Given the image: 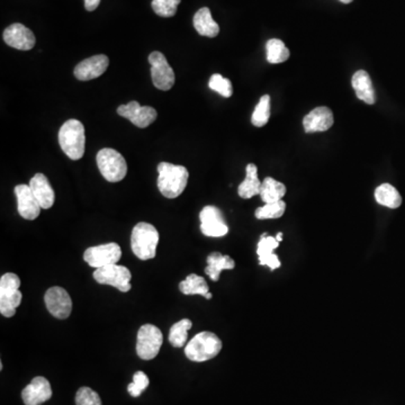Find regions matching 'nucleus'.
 Instances as JSON below:
<instances>
[{
    "label": "nucleus",
    "mask_w": 405,
    "mask_h": 405,
    "mask_svg": "<svg viewBox=\"0 0 405 405\" xmlns=\"http://www.w3.org/2000/svg\"><path fill=\"white\" fill-rule=\"evenodd\" d=\"M342 3H353V0H340Z\"/></svg>",
    "instance_id": "nucleus-38"
},
{
    "label": "nucleus",
    "mask_w": 405,
    "mask_h": 405,
    "mask_svg": "<svg viewBox=\"0 0 405 405\" xmlns=\"http://www.w3.org/2000/svg\"><path fill=\"white\" fill-rule=\"evenodd\" d=\"M246 179L239 186L238 194L240 197L249 199L259 194L261 183L258 178V168L256 165L249 164L246 169Z\"/></svg>",
    "instance_id": "nucleus-24"
},
{
    "label": "nucleus",
    "mask_w": 405,
    "mask_h": 405,
    "mask_svg": "<svg viewBox=\"0 0 405 405\" xmlns=\"http://www.w3.org/2000/svg\"><path fill=\"white\" fill-rule=\"evenodd\" d=\"M97 166L101 176L110 183H119L128 174L124 157L116 150L105 148L97 153Z\"/></svg>",
    "instance_id": "nucleus-6"
},
{
    "label": "nucleus",
    "mask_w": 405,
    "mask_h": 405,
    "mask_svg": "<svg viewBox=\"0 0 405 405\" xmlns=\"http://www.w3.org/2000/svg\"><path fill=\"white\" fill-rule=\"evenodd\" d=\"M285 194H286V186L281 181H277L271 177H267L262 181L259 195L265 204L281 201Z\"/></svg>",
    "instance_id": "nucleus-25"
},
{
    "label": "nucleus",
    "mask_w": 405,
    "mask_h": 405,
    "mask_svg": "<svg viewBox=\"0 0 405 405\" xmlns=\"http://www.w3.org/2000/svg\"><path fill=\"white\" fill-rule=\"evenodd\" d=\"M101 3V0H85V8L88 12H94L97 10Z\"/></svg>",
    "instance_id": "nucleus-36"
},
{
    "label": "nucleus",
    "mask_w": 405,
    "mask_h": 405,
    "mask_svg": "<svg viewBox=\"0 0 405 405\" xmlns=\"http://www.w3.org/2000/svg\"><path fill=\"white\" fill-rule=\"evenodd\" d=\"M276 240H277L278 242H281V240H283V233H281V232H279V233H278V235H276Z\"/></svg>",
    "instance_id": "nucleus-37"
},
{
    "label": "nucleus",
    "mask_w": 405,
    "mask_h": 405,
    "mask_svg": "<svg viewBox=\"0 0 405 405\" xmlns=\"http://www.w3.org/2000/svg\"><path fill=\"white\" fill-rule=\"evenodd\" d=\"M158 244V230L150 223H137L131 235L132 251L135 256L141 260L153 259Z\"/></svg>",
    "instance_id": "nucleus-3"
},
{
    "label": "nucleus",
    "mask_w": 405,
    "mask_h": 405,
    "mask_svg": "<svg viewBox=\"0 0 405 405\" xmlns=\"http://www.w3.org/2000/svg\"><path fill=\"white\" fill-rule=\"evenodd\" d=\"M278 246L279 242L274 237L267 235V233L261 235L258 248H257V255L259 257L260 266H268L271 270L281 267V260L277 255L274 253V250L277 249Z\"/></svg>",
    "instance_id": "nucleus-19"
},
{
    "label": "nucleus",
    "mask_w": 405,
    "mask_h": 405,
    "mask_svg": "<svg viewBox=\"0 0 405 405\" xmlns=\"http://www.w3.org/2000/svg\"><path fill=\"white\" fill-rule=\"evenodd\" d=\"M110 64L106 55H98L86 59L75 68V77L81 81H88L104 75Z\"/></svg>",
    "instance_id": "nucleus-17"
},
{
    "label": "nucleus",
    "mask_w": 405,
    "mask_h": 405,
    "mask_svg": "<svg viewBox=\"0 0 405 405\" xmlns=\"http://www.w3.org/2000/svg\"><path fill=\"white\" fill-rule=\"evenodd\" d=\"M92 276L95 281L101 285H110L123 293L131 290V271L124 266H119L117 264L105 266L101 268L96 269Z\"/></svg>",
    "instance_id": "nucleus-8"
},
{
    "label": "nucleus",
    "mask_w": 405,
    "mask_h": 405,
    "mask_svg": "<svg viewBox=\"0 0 405 405\" xmlns=\"http://www.w3.org/2000/svg\"><path fill=\"white\" fill-rule=\"evenodd\" d=\"M30 187H31L34 196L40 203L41 208L44 210L52 208L55 201V190L44 175H35L30 181Z\"/></svg>",
    "instance_id": "nucleus-20"
},
{
    "label": "nucleus",
    "mask_w": 405,
    "mask_h": 405,
    "mask_svg": "<svg viewBox=\"0 0 405 405\" xmlns=\"http://www.w3.org/2000/svg\"><path fill=\"white\" fill-rule=\"evenodd\" d=\"M117 114L140 128H148L158 117V113L153 107L141 106L135 101H130L126 105H121L117 108Z\"/></svg>",
    "instance_id": "nucleus-13"
},
{
    "label": "nucleus",
    "mask_w": 405,
    "mask_h": 405,
    "mask_svg": "<svg viewBox=\"0 0 405 405\" xmlns=\"http://www.w3.org/2000/svg\"><path fill=\"white\" fill-rule=\"evenodd\" d=\"M52 397V388L46 377L37 376L21 392L25 405H41Z\"/></svg>",
    "instance_id": "nucleus-15"
},
{
    "label": "nucleus",
    "mask_w": 405,
    "mask_h": 405,
    "mask_svg": "<svg viewBox=\"0 0 405 405\" xmlns=\"http://www.w3.org/2000/svg\"><path fill=\"white\" fill-rule=\"evenodd\" d=\"M149 384V377L144 372H137L133 375V382L128 386V392L133 397H137L144 393Z\"/></svg>",
    "instance_id": "nucleus-34"
},
{
    "label": "nucleus",
    "mask_w": 405,
    "mask_h": 405,
    "mask_svg": "<svg viewBox=\"0 0 405 405\" xmlns=\"http://www.w3.org/2000/svg\"><path fill=\"white\" fill-rule=\"evenodd\" d=\"M77 405H101V399L97 392L89 387H81L76 394Z\"/></svg>",
    "instance_id": "nucleus-35"
},
{
    "label": "nucleus",
    "mask_w": 405,
    "mask_h": 405,
    "mask_svg": "<svg viewBox=\"0 0 405 405\" xmlns=\"http://www.w3.org/2000/svg\"><path fill=\"white\" fill-rule=\"evenodd\" d=\"M208 267L205 268V273L213 281H219V275L224 269L235 268V262L230 256H224L222 253H212L208 257Z\"/></svg>",
    "instance_id": "nucleus-23"
},
{
    "label": "nucleus",
    "mask_w": 405,
    "mask_h": 405,
    "mask_svg": "<svg viewBox=\"0 0 405 405\" xmlns=\"http://www.w3.org/2000/svg\"><path fill=\"white\" fill-rule=\"evenodd\" d=\"M21 279L12 273H7L0 278V313L5 317H12L21 303Z\"/></svg>",
    "instance_id": "nucleus-5"
},
{
    "label": "nucleus",
    "mask_w": 405,
    "mask_h": 405,
    "mask_svg": "<svg viewBox=\"0 0 405 405\" xmlns=\"http://www.w3.org/2000/svg\"><path fill=\"white\" fill-rule=\"evenodd\" d=\"M205 299H212V294H210V293H208V295L205 296Z\"/></svg>",
    "instance_id": "nucleus-39"
},
{
    "label": "nucleus",
    "mask_w": 405,
    "mask_h": 405,
    "mask_svg": "<svg viewBox=\"0 0 405 405\" xmlns=\"http://www.w3.org/2000/svg\"><path fill=\"white\" fill-rule=\"evenodd\" d=\"M158 188L167 198H176L183 194L188 181V170L184 166L161 162L158 166Z\"/></svg>",
    "instance_id": "nucleus-1"
},
{
    "label": "nucleus",
    "mask_w": 405,
    "mask_h": 405,
    "mask_svg": "<svg viewBox=\"0 0 405 405\" xmlns=\"http://www.w3.org/2000/svg\"><path fill=\"white\" fill-rule=\"evenodd\" d=\"M353 90L356 92L357 97L360 101L368 105L375 104L376 101V94H375L374 86L368 73L365 70L357 71L351 79Z\"/></svg>",
    "instance_id": "nucleus-21"
},
{
    "label": "nucleus",
    "mask_w": 405,
    "mask_h": 405,
    "mask_svg": "<svg viewBox=\"0 0 405 405\" xmlns=\"http://www.w3.org/2000/svg\"><path fill=\"white\" fill-rule=\"evenodd\" d=\"M267 60L269 63H283L290 59V50L287 49L283 41L271 39L266 44Z\"/></svg>",
    "instance_id": "nucleus-29"
},
{
    "label": "nucleus",
    "mask_w": 405,
    "mask_h": 405,
    "mask_svg": "<svg viewBox=\"0 0 405 405\" xmlns=\"http://www.w3.org/2000/svg\"><path fill=\"white\" fill-rule=\"evenodd\" d=\"M194 28L201 37H215L219 33V26L214 21L208 7H203L194 16Z\"/></svg>",
    "instance_id": "nucleus-22"
},
{
    "label": "nucleus",
    "mask_w": 405,
    "mask_h": 405,
    "mask_svg": "<svg viewBox=\"0 0 405 405\" xmlns=\"http://www.w3.org/2000/svg\"><path fill=\"white\" fill-rule=\"evenodd\" d=\"M335 122L333 110L329 107L320 106L314 108L303 119V126L306 133L326 132Z\"/></svg>",
    "instance_id": "nucleus-18"
},
{
    "label": "nucleus",
    "mask_w": 405,
    "mask_h": 405,
    "mask_svg": "<svg viewBox=\"0 0 405 405\" xmlns=\"http://www.w3.org/2000/svg\"><path fill=\"white\" fill-rule=\"evenodd\" d=\"M59 144L62 151L71 160H79L85 153L86 135L83 123L69 119L59 131Z\"/></svg>",
    "instance_id": "nucleus-2"
},
{
    "label": "nucleus",
    "mask_w": 405,
    "mask_h": 405,
    "mask_svg": "<svg viewBox=\"0 0 405 405\" xmlns=\"http://www.w3.org/2000/svg\"><path fill=\"white\" fill-rule=\"evenodd\" d=\"M180 292L185 295L206 296L210 293L208 283L204 278L196 274H190L179 284Z\"/></svg>",
    "instance_id": "nucleus-27"
},
{
    "label": "nucleus",
    "mask_w": 405,
    "mask_h": 405,
    "mask_svg": "<svg viewBox=\"0 0 405 405\" xmlns=\"http://www.w3.org/2000/svg\"><path fill=\"white\" fill-rule=\"evenodd\" d=\"M192 321L188 319H183L179 322L175 323L171 326L169 333V342L175 348H181L186 344L188 338V331L192 329Z\"/></svg>",
    "instance_id": "nucleus-28"
},
{
    "label": "nucleus",
    "mask_w": 405,
    "mask_h": 405,
    "mask_svg": "<svg viewBox=\"0 0 405 405\" xmlns=\"http://www.w3.org/2000/svg\"><path fill=\"white\" fill-rule=\"evenodd\" d=\"M181 0H152L153 12L161 17H172L176 15L177 7Z\"/></svg>",
    "instance_id": "nucleus-32"
},
{
    "label": "nucleus",
    "mask_w": 405,
    "mask_h": 405,
    "mask_svg": "<svg viewBox=\"0 0 405 405\" xmlns=\"http://www.w3.org/2000/svg\"><path fill=\"white\" fill-rule=\"evenodd\" d=\"M375 199L378 204L388 208H397L402 204V197L395 187L390 184H383L375 190Z\"/></svg>",
    "instance_id": "nucleus-26"
},
{
    "label": "nucleus",
    "mask_w": 405,
    "mask_h": 405,
    "mask_svg": "<svg viewBox=\"0 0 405 405\" xmlns=\"http://www.w3.org/2000/svg\"><path fill=\"white\" fill-rule=\"evenodd\" d=\"M3 37L7 46L21 51H28L33 49L35 46V37L33 32L19 23L8 26L3 32Z\"/></svg>",
    "instance_id": "nucleus-14"
},
{
    "label": "nucleus",
    "mask_w": 405,
    "mask_h": 405,
    "mask_svg": "<svg viewBox=\"0 0 405 405\" xmlns=\"http://www.w3.org/2000/svg\"><path fill=\"white\" fill-rule=\"evenodd\" d=\"M201 231L210 238H221L228 235L229 226L219 208L215 206H205L199 214Z\"/></svg>",
    "instance_id": "nucleus-11"
},
{
    "label": "nucleus",
    "mask_w": 405,
    "mask_h": 405,
    "mask_svg": "<svg viewBox=\"0 0 405 405\" xmlns=\"http://www.w3.org/2000/svg\"><path fill=\"white\" fill-rule=\"evenodd\" d=\"M270 117V97L265 95L260 98V101L253 110L251 116V123L257 128H262L264 125L269 122Z\"/></svg>",
    "instance_id": "nucleus-30"
},
{
    "label": "nucleus",
    "mask_w": 405,
    "mask_h": 405,
    "mask_svg": "<svg viewBox=\"0 0 405 405\" xmlns=\"http://www.w3.org/2000/svg\"><path fill=\"white\" fill-rule=\"evenodd\" d=\"M210 88L214 92H219L223 97H231L233 94V89H232V83L229 79H226L224 77L221 76L219 73H215L210 77V83H208Z\"/></svg>",
    "instance_id": "nucleus-33"
},
{
    "label": "nucleus",
    "mask_w": 405,
    "mask_h": 405,
    "mask_svg": "<svg viewBox=\"0 0 405 405\" xmlns=\"http://www.w3.org/2000/svg\"><path fill=\"white\" fill-rule=\"evenodd\" d=\"M286 210V203L281 201L268 203L256 210V217L258 219H279Z\"/></svg>",
    "instance_id": "nucleus-31"
},
{
    "label": "nucleus",
    "mask_w": 405,
    "mask_h": 405,
    "mask_svg": "<svg viewBox=\"0 0 405 405\" xmlns=\"http://www.w3.org/2000/svg\"><path fill=\"white\" fill-rule=\"evenodd\" d=\"M122 258V250L115 242L90 247L83 253V259L92 268L98 269L105 266L115 265Z\"/></svg>",
    "instance_id": "nucleus-9"
},
{
    "label": "nucleus",
    "mask_w": 405,
    "mask_h": 405,
    "mask_svg": "<svg viewBox=\"0 0 405 405\" xmlns=\"http://www.w3.org/2000/svg\"><path fill=\"white\" fill-rule=\"evenodd\" d=\"M222 347V342L215 333L204 331L197 333L186 344L185 355L192 362L203 363L217 357Z\"/></svg>",
    "instance_id": "nucleus-4"
},
{
    "label": "nucleus",
    "mask_w": 405,
    "mask_h": 405,
    "mask_svg": "<svg viewBox=\"0 0 405 405\" xmlns=\"http://www.w3.org/2000/svg\"><path fill=\"white\" fill-rule=\"evenodd\" d=\"M149 62L151 64V77L155 87L164 92L170 90L175 85L176 77L165 55L155 51L149 55Z\"/></svg>",
    "instance_id": "nucleus-10"
},
{
    "label": "nucleus",
    "mask_w": 405,
    "mask_h": 405,
    "mask_svg": "<svg viewBox=\"0 0 405 405\" xmlns=\"http://www.w3.org/2000/svg\"><path fill=\"white\" fill-rule=\"evenodd\" d=\"M16 197H17V210L23 219H37L41 213V205L34 196L30 185H19L15 187Z\"/></svg>",
    "instance_id": "nucleus-16"
},
{
    "label": "nucleus",
    "mask_w": 405,
    "mask_h": 405,
    "mask_svg": "<svg viewBox=\"0 0 405 405\" xmlns=\"http://www.w3.org/2000/svg\"><path fill=\"white\" fill-rule=\"evenodd\" d=\"M46 308L53 317L64 320L70 317L72 311V301L67 290L62 287H51L44 296Z\"/></svg>",
    "instance_id": "nucleus-12"
},
{
    "label": "nucleus",
    "mask_w": 405,
    "mask_h": 405,
    "mask_svg": "<svg viewBox=\"0 0 405 405\" xmlns=\"http://www.w3.org/2000/svg\"><path fill=\"white\" fill-rule=\"evenodd\" d=\"M164 342L161 330L153 324H144L137 333V353L141 359L151 360L158 356Z\"/></svg>",
    "instance_id": "nucleus-7"
}]
</instances>
